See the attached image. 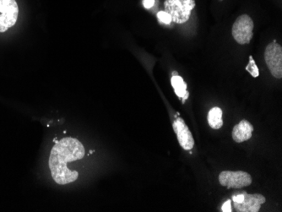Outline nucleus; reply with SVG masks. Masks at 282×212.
<instances>
[{"mask_svg":"<svg viewBox=\"0 0 282 212\" xmlns=\"http://www.w3.org/2000/svg\"><path fill=\"white\" fill-rule=\"evenodd\" d=\"M84 146L72 137H66L52 147L49 156V168L52 177L58 184H71L79 177L78 172L70 170L68 164L74 160H80L84 156Z\"/></svg>","mask_w":282,"mask_h":212,"instance_id":"obj_1","label":"nucleus"},{"mask_svg":"<svg viewBox=\"0 0 282 212\" xmlns=\"http://www.w3.org/2000/svg\"><path fill=\"white\" fill-rule=\"evenodd\" d=\"M196 6L194 0H165L164 3L166 12L170 14L172 22L176 24L186 23Z\"/></svg>","mask_w":282,"mask_h":212,"instance_id":"obj_2","label":"nucleus"},{"mask_svg":"<svg viewBox=\"0 0 282 212\" xmlns=\"http://www.w3.org/2000/svg\"><path fill=\"white\" fill-rule=\"evenodd\" d=\"M254 22L248 14H242L232 26V36L241 45L250 44L254 36Z\"/></svg>","mask_w":282,"mask_h":212,"instance_id":"obj_3","label":"nucleus"},{"mask_svg":"<svg viewBox=\"0 0 282 212\" xmlns=\"http://www.w3.org/2000/svg\"><path fill=\"white\" fill-rule=\"evenodd\" d=\"M264 60L268 70L273 76L277 79L282 77V48L280 44L273 42L266 46Z\"/></svg>","mask_w":282,"mask_h":212,"instance_id":"obj_4","label":"nucleus"},{"mask_svg":"<svg viewBox=\"0 0 282 212\" xmlns=\"http://www.w3.org/2000/svg\"><path fill=\"white\" fill-rule=\"evenodd\" d=\"M19 7L16 0H0V32H4L16 23Z\"/></svg>","mask_w":282,"mask_h":212,"instance_id":"obj_5","label":"nucleus"},{"mask_svg":"<svg viewBox=\"0 0 282 212\" xmlns=\"http://www.w3.org/2000/svg\"><path fill=\"white\" fill-rule=\"evenodd\" d=\"M219 182L228 188H242L252 184V177L246 172L223 171L219 175Z\"/></svg>","mask_w":282,"mask_h":212,"instance_id":"obj_6","label":"nucleus"},{"mask_svg":"<svg viewBox=\"0 0 282 212\" xmlns=\"http://www.w3.org/2000/svg\"><path fill=\"white\" fill-rule=\"evenodd\" d=\"M172 127H174V132L176 134L179 144L181 146L182 149H184L185 150L193 149L194 146V140L192 133L190 132V128L185 124L184 120L181 118H178L174 121Z\"/></svg>","mask_w":282,"mask_h":212,"instance_id":"obj_7","label":"nucleus"},{"mask_svg":"<svg viewBox=\"0 0 282 212\" xmlns=\"http://www.w3.org/2000/svg\"><path fill=\"white\" fill-rule=\"evenodd\" d=\"M264 196L260 194H250L244 192V200L240 203H234V208L239 212H258L266 203Z\"/></svg>","mask_w":282,"mask_h":212,"instance_id":"obj_8","label":"nucleus"},{"mask_svg":"<svg viewBox=\"0 0 282 212\" xmlns=\"http://www.w3.org/2000/svg\"><path fill=\"white\" fill-rule=\"evenodd\" d=\"M254 126L247 120H242L238 124L234 126L232 139L236 143H242L251 139Z\"/></svg>","mask_w":282,"mask_h":212,"instance_id":"obj_9","label":"nucleus"},{"mask_svg":"<svg viewBox=\"0 0 282 212\" xmlns=\"http://www.w3.org/2000/svg\"><path fill=\"white\" fill-rule=\"evenodd\" d=\"M208 122L214 130H219L223 126L222 110L220 108H213L208 114Z\"/></svg>","mask_w":282,"mask_h":212,"instance_id":"obj_10","label":"nucleus"},{"mask_svg":"<svg viewBox=\"0 0 282 212\" xmlns=\"http://www.w3.org/2000/svg\"><path fill=\"white\" fill-rule=\"evenodd\" d=\"M172 86L174 87V92L176 96L180 98H184V100L187 99L188 93L187 92V84L182 77L178 76H174L172 77Z\"/></svg>","mask_w":282,"mask_h":212,"instance_id":"obj_11","label":"nucleus"},{"mask_svg":"<svg viewBox=\"0 0 282 212\" xmlns=\"http://www.w3.org/2000/svg\"><path fill=\"white\" fill-rule=\"evenodd\" d=\"M246 70L254 78H257L260 76L258 67L256 66L254 60L252 56H250V62H248V64L246 66Z\"/></svg>","mask_w":282,"mask_h":212,"instance_id":"obj_12","label":"nucleus"},{"mask_svg":"<svg viewBox=\"0 0 282 212\" xmlns=\"http://www.w3.org/2000/svg\"><path fill=\"white\" fill-rule=\"evenodd\" d=\"M158 18L159 20V22L160 23H163V24H170L172 22V18L170 16V14L168 13H166V11H159L158 12Z\"/></svg>","mask_w":282,"mask_h":212,"instance_id":"obj_13","label":"nucleus"},{"mask_svg":"<svg viewBox=\"0 0 282 212\" xmlns=\"http://www.w3.org/2000/svg\"><path fill=\"white\" fill-rule=\"evenodd\" d=\"M156 0H143V4L144 7L147 10L152 8L153 6H155Z\"/></svg>","mask_w":282,"mask_h":212,"instance_id":"obj_14","label":"nucleus"},{"mask_svg":"<svg viewBox=\"0 0 282 212\" xmlns=\"http://www.w3.org/2000/svg\"><path fill=\"white\" fill-rule=\"evenodd\" d=\"M222 212H232V207H230V200H228L225 202V204H223Z\"/></svg>","mask_w":282,"mask_h":212,"instance_id":"obj_15","label":"nucleus"},{"mask_svg":"<svg viewBox=\"0 0 282 212\" xmlns=\"http://www.w3.org/2000/svg\"><path fill=\"white\" fill-rule=\"evenodd\" d=\"M172 74H174V76H178V73H176V72H174V73H172Z\"/></svg>","mask_w":282,"mask_h":212,"instance_id":"obj_16","label":"nucleus"}]
</instances>
